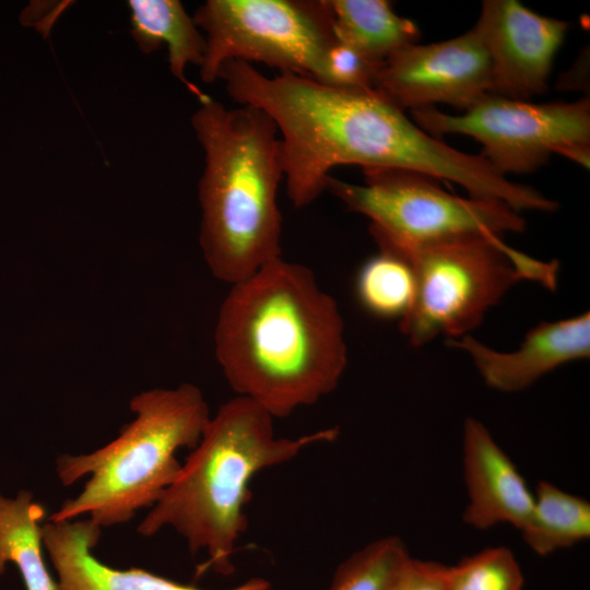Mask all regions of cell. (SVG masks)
Here are the masks:
<instances>
[{
  "label": "cell",
  "instance_id": "obj_1",
  "mask_svg": "<svg viewBox=\"0 0 590 590\" xmlns=\"http://www.w3.org/2000/svg\"><path fill=\"white\" fill-rule=\"evenodd\" d=\"M213 340L232 390L274 420L329 396L347 366L337 300L310 269L282 257L231 285Z\"/></svg>",
  "mask_w": 590,
  "mask_h": 590
},
{
  "label": "cell",
  "instance_id": "obj_2",
  "mask_svg": "<svg viewBox=\"0 0 590 590\" xmlns=\"http://www.w3.org/2000/svg\"><path fill=\"white\" fill-rule=\"evenodd\" d=\"M337 436L334 427L297 437L276 436L274 418L266 410L235 396L211 415L201 439L138 532L152 536L172 528L192 553L204 551L208 565L227 575L247 527L245 509L252 479Z\"/></svg>",
  "mask_w": 590,
  "mask_h": 590
},
{
  "label": "cell",
  "instance_id": "obj_3",
  "mask_svg": "<svg viewBox=\"0 0 590 590\" xmlns=\"http://www.w3.org/2000/svg\"><path fill=\"white\" fill-rule=\"evenodd\" d=\"M191 122L205 156L200 246L214 278L232 285L281 257L279 132L262 110L210 96Z\"/></svg>",
  "mask_w": 590,
  "mask_h": 590
},
{
  "label": "cell",
  "instance_id": "obj_4",
  "mask_svg": "<svg viewBox=\"0 0 590 590\" xmlns=\"http://www.w3.org/2000/svg\"><path fill=\"white\" fill-rule=\"evenodd\" d=\"M130 410L134 420L109 444L90 453L58 458L57 474L63 485L91 476L49 521L88 515L101 528L110 527L152 507L180 471L176 452L193 449L211 417L201 390L188 382L143 391L132 398Z\"/></svg>",
  "mask_w": 590,
  "mask_h": 590
},
{
  "label": "cell",
  "instance_id": "obj_5",
  "mask_svg": "<svg viewBox=\"0 0 590 590\" xmlns=\"http://www.w3.org/2000/svg\"><path fill=\"white\" fill-rule=\"evenodd\" d=\"M406 259L415 275V297L399 329L414 346L439 335H469L487 310L518 282L557 287L558 261H542L485 237L416 249H379Z\"/></svg>",
  "mask_w": 590,
  "mask_h": 590
},
{
  "label": "cell",
  "instance_id": "obj_6",
  "mask_svg": "<svg viewBox=\"0 0 590 590\" xmlns=\"http://www.w3.org/2000/svg\"><path fill=\"white\" fill-rule=\"evenodd\" d=\"M364 184L328 177L326 190L370 220L378 249H416L521 233L526 221L504 202L461 198L404 168L365 167Z\"/></svg>",
  "mask_w": 590,
  "mask_h": 590
},
{
  "label": "cell",
  "instance_id": "obj_7",
  "mask_svg": "<svg viewBox=\"0 0 590 590\" xmlns=\"http://www.w3.org/2000/svg\"><path fill=\"white\" fill-rule=\"evenodd\" d=\"M206 33L203 82L227 60L262 62L280 73L322 81L337 37L329 0H208L193 15Z\"/></svg>",
  "mask_w": 590,
  "mask_h": 590
},
{
  "label": "cell",
  "instance_id": "obj_8",
  "mask_svg": "<svg viewBox=\"0 0 590 590\" xmlns=\"http://www.w3.org/2000/svg\"><path fill=\"white\" fill-rule=\"evenodd\" d=\"M432 137L461 133L479 141L481 154L500 175L531 173L552 154L589 168L590 101L535 104L487 94L462 115L426 107L411 110Z\"/></svg>",
  "mask_w": 590,
  "mask_h": 590
},
{
  "label": "cell",
  "instance_id": "obj_9",
  "mask_svg": "<svg viewBox=\"0 0 590 590\" xmlns=\"http://www.w3.org/2000/svg\"><path fill=\"white\" fill-rule=\"evenodd\" d=\"M492 64L477 28L429 45H411L378 68L374 91L411 110L448 104L467 110L489 94Z\"/></svg>",
  "mask_w": 590,
  "mask_h": 590
},
{
  "label": "cell",
  "instance_id": "obj_10",
  "mask_svg": "<svg viewBox=\"0 0 590 590\" xmlns=\"http://www.w3.org/2000/svg\"><path fill=\"white\" fill-rule=\"evenodd\" d=\"M474 26L491 59L489 94L530 101L545 93L567 22L540 15L517 0H485Z\"/></svg>",
  "mask_w": 590,
  "mask_h": 590
},
{
  "label": "cell",
  "instance_id": "obj_11",
  "mask_svg": "<svg viewBox=\"0 0 590 590\" xmlns=\"http://www.w3.org/2000/svg\"><path fill=\"white\" fill-rule=\"evenodd\" d=\"M448 344L471 358L489 388L518 392L554 369L590 356V312L539 322L515 351L495 350L471 335L450 339Z\"/></svg>",
  "mask_w": 590,
  "mask_h": 590
},
{
  "label": "cell",
  "instance_id": "obj_12",
  "mask_svg": "<svg viewBox=\"0 0 590 590\" xmlns=\"http://www.w3.org/2000/svg\"><path fill=\"white\" fill-rule=\"evenodd\" d=\"M462 465L468 492L463 521L477 530L507 523L520 531L531 514L533 492L487 427L474 417L463 424Z\"/></svg>",
  "mask_w": 590,
  "mask_h": 590
},
{
  "label": "cell",
  "instance_id": "obj_13",
  "mask_svg": "<svg viewBox=\"0 0 590 590\" xmlns=\"http://www.w3.org/2000/svg\"><path fill=\"white\" fill-rule=\"evenodd\" d=\"M101 527L85 520L43 524V543L58 573L59 590H201L139 568L115 569L92 553ZM229 590H272L263 578H251Z\"/></svg>",
  "mask_w": 590,
  "mask_h": 590
},
{
  "label": "cell",
  "instance_id": "obj_14",
  "mask_svg": "<svg viewBox=\"0 0 590 590\" xmlns=\"http://www.w3.org/2000/svg\"><path fill=\"white\" fill-rule=\"evenodd\" d=\"M131 34L139 48L150 54L162 44L168 48L170 72L180 80L187 88L199 98L205 99L209 95L201 92L194 84L185 78V68L188 63L201 66L205 38L200 34L197 25L181 2L177 0H130Z\"/></svg>",
  "mask_w": 590,
  "mask_h": 590
},
{
  "label": "cell",
  "instance_id": "obj_15",
  "mask_svg": "<svg viewBox=\"0 0 590 590\" xmlns=\"http://www.w3.org/2000/svg\"><path fill=\"white\" fill-rule=\"evenodd\" d=\"M329 3L337 39L375 63L381 64L420 40L417 25L398 15L387 0H329Z\"/></svg>",
  "mask_w": 590,
  "mask_h": 590
},
{
  "label": "cell",
  "instance_id": "obj_16",
  "mask_svg": "<svg viewBox=\"0 0 590 590\" xmlns=\"http://www.w3.org/2000/svg\"><path fill=\"white\" fill-rule=\"evenodd\" d=\"M43 505L34 502L30 491L14 498L0 493V575L14 564L26 590H59L49 575L43 556Z\"/></svg>",
  "mask_w": 590,
  "mask_h": 590
},
{
  "label": "cell",
  "instance_id": "obj_17",
  "mask_svg": "<svg viewBox=\"0 0 590 590\" xmlns=\"http://www.w3.org/2000/svg\"><path fill=\"white\" fill-rule=\"evenodd\" d=\"M531 514L520 530L535 554L546 556L590 538V503L547 481L533 492Z\"/></svg>",
  "mask_w": 590,
  "mask_h": 590
},
{
  "label": "cell",
  "instance_id": "obj_18",
  "mask_svg": "<svg viewBox=\"0 0 590 590\" xmlns=\"http://www.w3.org/2000/svg\"><path fill=\"white\" fill-rule=\"evenodd\" d=\"M355 291L359 304L373 316L399 321L415 297V275L411 263L393 252L379 250L359 269Z\"/></svg>",
  "mask_w": 590,
  "mask_h": 590
},
{
  "label": "cell",
  "instance_id": "obj_19",
  "mask_svg": "<svg viewBox=\"0 0 590 590\" xmlns=\"http://www.w3.org/2000/svg\"><path fill=\"white\" fill-rule=\"evenodd\" d=\"M409 557L399 536L374 540L338 566L327 590H392Z\"/></svg>",
  "mask_w": 590,
  "mask_h": 590
},
{
  "label": "cell",
  "instance_id": "obj_20",
  "mask_svg": "<svg viewBox=\"0 0 590 590\" xmlns=\"http://www.w3.org/2000/svg\"><path fill=\"white\" fill-rule=\"evenodd\" d=\"M521 567L510 548L487 547L449 568V590H522Z\"/></svg>",
  "mask_w": 590,
  "mask_h": 590
},
{
  "label": "cell",
  "instance_id": "obj_21",
  "mask_svg": "<svg viewBox=\"0 0 590 590\" xmlns=\"http://www.w3.org/2000/svg\"><path fill=\"white\" fill-rule=\"evenodd\" d=\"M379 66L337 39L327 52L321 83L341 90L370 91Z\"/></svg>",
  "mask_w": 590,
  "mask_h": 590
},
{
  "label": "cell",
  "instance_id": "obj_22",
  "mask_svg": "<svg viewBox=\"0 0 590 590\" xmlns=\"http://www.w3.org/2000/svg\"><path fill=\"white\" fill-rule=\"evenodd\" d=\"M449 568L438 562L406 559L392 590H449Z\"/></svg>",
  "mask_w": 590,
  "mask_h": 590
}]
</instances>
